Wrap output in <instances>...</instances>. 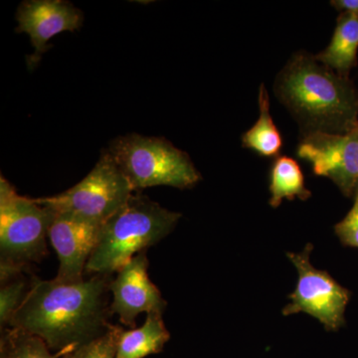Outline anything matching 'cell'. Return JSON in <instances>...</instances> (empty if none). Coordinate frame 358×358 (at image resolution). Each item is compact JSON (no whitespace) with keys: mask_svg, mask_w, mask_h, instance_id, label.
Instances as JSON below:
<instances>
[{"mask_svg":"<svg viewBox=\"0 0 358 358\" xmlns=\"http://www.w3.org/2000/svg\"><path fill=\"white\" fill-rule=\"evenodd\" d=\"M181 214L167 210L140 192L102 224L86 274L113 275L136 254L159 243L174 229Z\"/></svg>","mask_w":358,"mask_h":358,"instance_id":"3957f363","label":"cell"},{"mask_svg":"<svg viewBox=\"0 0 358 358\" xmlns=\"http://www.w3.org/2000/svg\"><path fill=\"white\" fill-rule=\"evenodd\" d=\"M147 252L136 254L117 272L110 282V313L119 315L124 326L136 329V319L141 313L164 315L167 303L148 277Z\"/></svg>","mask_w":358,"mask_h":358,"instance_id":"30bf717a","label":"cell"},{"mask_svg":"<svg viewBox=\"0 0 358 358\" xmlns=\"http://www.w3.org/2000/svg\"><path fill=\"white\" fill-rule=\"evenodd\" d=\"M48 238L59 259L56 281H83L86 266L96 248L102 224L66 212H56Z\"/></svg>","mask_w":358,"mask_h":358,"instance_id":"9c48e42d","label":"cell"},{"mask_svg":"<svg viewBox=\"0 0 358 358\" xmlns=\"http://www.w3.org/2000/svg\"><path fill=\"white\" fill-rule=\"evenodd\" d=\"M121 327L113 326L100 338L75 348L63 358H115Z\"/></svg>","mask_w":358,"mask_h":358,"instance_id":"ac0fdd59","label":"cell"},{"mask_svg":"<svg viewBox=\"0 0 358 358\" xmlns=\"http://www.w3.org/2000/svg\"><path fill=\"white\" fill-rule=\"evenodd\" d=\"M331 4L341 13L358 15V0H334Z\"/></svg>","mask_w":358,"mask_h":358,"instance_id":"ffe728a7","label":"cell"},{"mask_svg":"<svg viewBox=\"0 0 358 358\" xmlns=\"http://www.w3.org/2000/svg\"><path fill=\"white\" fill-rule=\"evenodd\" d=\"M55 211L20 196L3 176L0 180V282L23 274L47 253L46 238Z\"/></svg>","mask_w":358,"mask_h":358,"instance_id":"277c9868","label":"cell"},{"mask_svg":"<svg viewBox=\"0 0 358 358\" xmlns=\"http://www.w3.org/2000/svg\"><path fill=\"white\" fill-rule=\"evenodd\" d=\"M24 274V273H23ZM20 274L8 281L1 282L0 289V327L1 331L7 329L16 310L24 301L32 281L28 282L24 275Z\"/></svg>","mask_w":358,"mask_h":358,"instance_id":"e0dca14e","label":"cell"},{"mask_svg":"<svg viewBox=\"0 0 358 358\" xmlns=\"http://www.w3.org/2000/svg\"><path fill=\"white\" fill-rule=\"evenodd\" d=\"M334 230L343 244L358 248V186L352 210L343 221L336 224Z\"/></svg>","mask_w":358,"mask_h":358,"instance_id":"d6986e66","label":"cell"},{"mask_svg":"<svg viewBox=\"0 0 358 358\" xmlns=\"http://www.w3.org/2000/svg\"><path fill=\"white\" fill-rule=\"evenodd\" d=\"M313 249L308 243L301 253L287 254L298 271V282L282 315L306 313L319 320L327 331H338L345 324L350 292L326 271L313 267L310 258Z\"/></svg>","mask_w":358,"mask_h":358,"instance_id":"52a82bcc","label":"cell"},{"mask_svg":"<svg viewBox=\"0 0 358 358\" xmlns=\"http://www.w3.org/2000/svg\"><path fill=\"white\" fill-rule=\"evenodd\" d=\"M112 275H94L75 284L33 278L8 327L38 336L64 357L112 329L109 294Z\"/></svg>","mask_w":358,"mask_h":358,"instance_id":"6da1fadb","label":"cell"},{"mask_svg":"<svg viewBox=\"0 0 358 358\" xmlns=\"http://www.w3.org/2000/svg\"><path fill=\"white\" fill-rule=\"evenodd\" d=\"M0 358H58L38 336L15 327L1 331Z\"/></svg>","mask_w":358,"mask_h":358,"instance_id":"2e32d148","label":"cell"},{"mask_svg":"<svg viewBox=\"0 0 358 358\" xmlns=\"http://www.w3.org/2000/svg\"><path fill=\"white\" fill-rule=\"evenodd\" d=\"M134 192L128 179L106 150L88 176L76 185L60 194L34 199L54 211L103 224L127 203Z\"/></svg>","mask_w":358,"mask_h":358,"instance_id":"8992f818","label":"cell"},{"mask_svg":"<svg viewBox=\"0 0 358 358\" xmlns=\"http://www.w3.org/2000/svg\"><path fill=\"white\" fill-rule=\"evenodd\" d=\"M16 31L27 33L34 53L27 58L30 70L34 69L42 54L50 48L48 41L64 31H75L83 23V13L71 2L63 0H28L22 2L16 13Z\"/></svg>","mask_w":358,"mask_h":358,"instance_id":"8fae6325","label":"cell"},{"mask_svg":"<svg viewBox=\"0 0 358 358\" xmlns=\"http://www.w3.org/2000/svg\"><path fill=\"white\" fill-rule=\"evenodd\" d=\"M296 155L307 160L315 176L333 180L345 196L358 186V124L345 134H303Z\"/></svg>","mask_w":358,"mask_h":358,"instance_id":"ba28073f","label":"cell"},{"mask_svg":"<svg viewBox=\"0 0 358 358\" xmlns=\"http://www.w3.org/2000/svg\"><path fill=\"white\" fill-rule=\"evenodd\" d=\"M275 93L307 133L345 134L358 124V93L310 54H294L278 75Z\"/></svg>","mask_w":358,"mask_h":358,"instance_id":"7a4b0ae2","label":"cell"},{"mask_svg":"<svg viewBox=\"0 0 358 358\" xmlns=\"http://www.w3.org/2000/svg\"><path fill=\"white\" fill-rule=\"evenodd\" d=\"M357 51L358 15L343 13L336 20L331 43L315 57L339 76L348 78L350 70L357 65Z\"/></svg>","mask_w":358,"mask_h":358,"instance_id":"7c38bea8","label":"cell"},{"mask_svg":"<svg viewBox=\"0 0 358 358\" xmlns=\"http://www.w3.org/2000/svg\"><path fill=\"white\" fill-rule=\"evenodd\" d=\"M270 205L277 208L282 200L310 199V190L305 185V178L300 164L289 157H279L275 159L270 173Z\"/></svg>","mask_w":358,"mask_h":358,"instance_id":"9a60e30c","label":"cell"},{"mask_svg":"<svg viewBox=\"0 0 358 358\" xmlns=\"http://www.w3.org/2000/svg\"><path fill=\"white\" fill-rule=\"evenodd\" d=\"M171 334L157 313H148L143 327L124 331L121 329L115 358H145L164 350Z\"/></svg>","mask_w":358,"mask_h":358,"instance_id":"4fadbf2b","label":"cell"},{"mask_svg":"<svg viewBox=\"0 0 358 358\" xmlns=\"http://www.w3.org/2000/svg\"><path fill=\"white\" fill-rule=\"evenodd\" d=\"M259 110L258 120L242 136V143L245 148L253 150L261 157H277L282 148V138L270 114V99L264 84L259 89Z\"/></svg>","mask_w":358,"mask_h":358,"instance_id":"5bb4252c","label":"cell"},{"mask_svg":"<svg viewBox=\"0 0 358 358\" xmlns=\"http://www.w3.org/2000/svg\"><path fill=\"white\" fill-rule=\"evenodd\" d=\"M107 150L134 192L159 185L185 189L201 180L189 155L164 138L129 134L115 138Z\"/></svg>","mask_w":358,"mask_h":358,"instance_id":"5b68a950","label":"cell"}]
</instances>
